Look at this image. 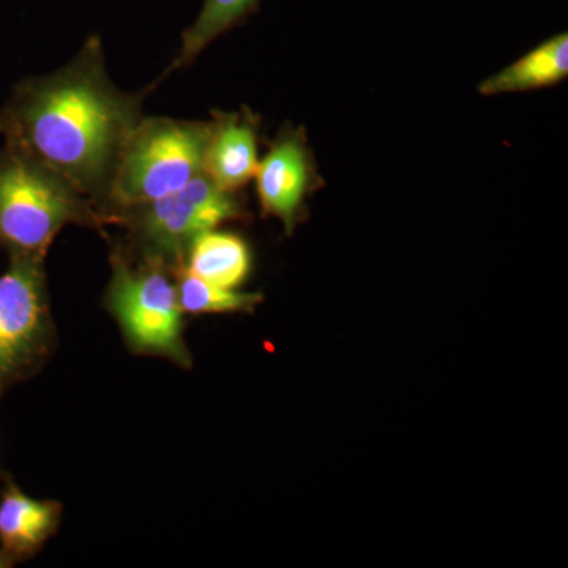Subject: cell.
Listing matches in <instances>:
<instances>
[{
    "label": "cell",
    "mask_w": 568,
    "mask_h": 568,
    "mask_svg": "<svg viewBox=\"0 0 568 568\" xmlns=\"http://www.w3.org/2000/svg\"><path fill=\"white\" fill-rule=\"evenodd\" d=\"M144 95L115 88L102 40L91 36L62 69L14 85L0 110V134L6 145L77 186L102 215L123 144L142 119Z\"/></svg>",
    "instance_id": "6da1fadb"
},
{
    "label": "cell",
    "mask_w": 568,
    "mask_h": 568,
    "mask_svg": "<svg viewBox=\"0 0 568 568\" xmlns=\"http://www.w3.org/2000/svg\"><path fill=\"white\" fill-rule=\"evenodd\" d=\"M69 224L108 234L102 215L62 175L9 145L0 149V250L10 257L47 260Z\"/></svg>",
    "instance_id": "7a4b0ae2"
},
{
    "label": "cell",
    "mask_w": 568,
    "mask_h": 568,
    "mask_svg": "<svg viewBox=\"0 0 568 568\" xmlns=\"http://www.w3.org/2000/svg\"><path fill=\"white\" fill-rule=\"evenodd\" d=\"M248 219L244 194L227 192L203 173L178 192L114 213L108 227L123 231L122 237L111 239L134 260L163 264L175 272L197 235Z\"/></svg>",
    "instance_id": "3957f363"
},
{
    "label": "cell",
    "mask_w": 568,
    "mask_h": 568,
    "mask_svg": "<svg viewBox=\"0 0 568 568\" xmlns=\"http://www.w3.org/2000/svg\"><path fill=\"white\" fill-rule=\"evenodd\" d=\"M110 242L111 278L103 306L118 324L130 353L160 357L190 369L193 355L185 343V323L174 272L166 265L134 260Z\"/></svg>",
    "instance_id": "277c9868"
},
{
    "label": "cell",
    "mask_w": 568,
    "mask_h": 568,
    "mask_svg": "<svg viewBox=\"0 0 568 568\" xmlns=\"http://www.w3.org/2000/svg\"><path fill=\"white\" fill-rule=\"evenodd\" d=\"M209 122L142 118L126 138L115 163L102 219L151 203L189 185L204 173Z\"/></svg>",
    "instance_id": "5b68a950"
},
{
    "label": "cell",
    "mask_w": 568,
    "mask_h": 568,
    "mask_svg": "<svg viewBox=\"0 0 568 568\" xmlns=\"http://www.w3.org/2000/svg\"><path fill=\"white\" fill-rule=\"evenodd\" d=\"M55 347L44 261L10 257L0 275V399L37 375Z\"/></svg>",
    "instance_id": "8992f818"
},
{
    "label": "cell",
    "mask_w": 568,
    "mask_h": 568,
    "mask_svg": "<svg viewBox=\"0 0 568 568\" xmlns=\"http://www.w3.org/2000/svg\"><path fill=\"white\" fill-rule=\"evenodd\" d=\"M254 182L261 215L274 216L283 224L284 233L293 234L308 216L310 197L324 186L304 126L284 123L274 140L267 142Z\"/></svg>",
    "instance_id": "52a82bcc"
},
{
    "label": "cell",
    "mask_w": 568,
    "mask_h": 568,
    "mask_svg": "<svg viewBox=\"0 0 568 568\" xmlns=\"http://www.w3.org/2000/svg\"><path fill=\"white\" fill-rule=\"evenodd\" d=\"M261 115L242 106L239 111H212L205 145L204 174L227 192H242L253 181L260 164Z\"/></svg>",
    "instance_id": "ba28073f"
},
{
    "label": "cell",
    "mask_w": 568,
    "mask_h": 568,
    "mask_svg": "<svg viewBox=\"0 0 568 568\" xmlns=\"http://www.w3.org/2000/svg\"><path fill=\"white\" fill-rule=\"evenodd\" d=\"M62 514L58 500L36 499L9 481L0 495V549L14 562L33 558L58 532Z\"/></svg>",
    "instance_id": "9c48e42d"
},
{
    "label": "cell",
    "mask_w": 568,
    "mask_h": 568,
    "mask_svg": "<svg viewBox=\"0 0 568 568\" xmlns=\"http://www.w3.org/2000/svg\"><path fill=\"white\" fill-rule=\"evenodd\" d=\"M182 268L205 282L239 290L252 275V248L242 235L216 227L194 239Z\"/></svg>",
    "instance_id": "30bf717a"
},
{
    "label": "cell",
    "mask_w": 568,
    "mask_h": 568,
    "mask_svg": "<svg viewBox=\"0 0 568 568\" xmlns=\"http://www.w3.org/2000/svg\"><path fill=\"white\" fill-rule=\"evenodd\" d=\"M568 77V36L558 33L538 44L517 62L478 84L481 95H503L551 88Z\"/></svg>",
    "instance_id": "8fae6325"
},
{
    "label": "cell",
    "mask_w": 568,
    "mask_h": 568,
    "mask_svg": "<svg viewBox=\"0 0 568 568\" xmlns=\"http://www.w3.org/2000/svg\"><path fill=\"white\" fill-rule=\"evenodd\" d=\"M260 3L261 0H204L196 20L182 33L178 55L144 93L152 91L174 71L192 65L209 44L237 26L244 24L253 13H256Z\"/></svg>",
    "instance_id": "7c38bea8"
},
{
    "label": "cell",
    "mask_w": 568,
    "mask_h": 568,
    "mask_svg": "<svg viewBox=\"0 0 568 568\" xmlns=\"http://www.w3.org/2000/svg\"><path fill=\"white\" fill-rule=\"evenodd\" d=\"M179 304L185 315H231V313H254L264 302L263 293L230 290L205 282L185 268L174 272Z\"/></svg>",
    "instance_id": "4fadbf2b"
},
{
    "label": "cell",
    "mask_w": 568,
    "mask_h": 568,
    "mask_svg": "<svg viewBox=\"0 0 568 568\" xmlns=\"http://www.w3.org/2000/svg\"><path fill=\"white\" fill-rule=\"evenodd\" d=\"M14 564L17 562H14V560L11 559L6 551H2V549H0V568L11 567L14 566Z\"/></svg>",
    "instance_id": "5bb4252c"
}]
</instances>
